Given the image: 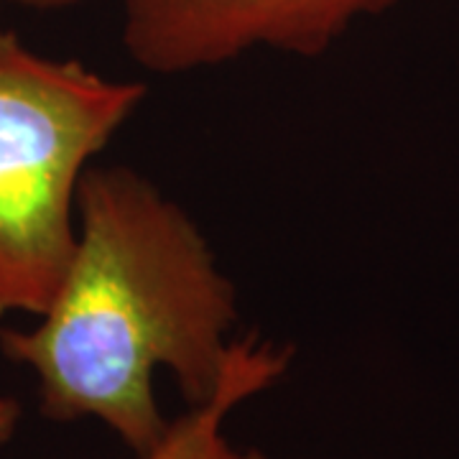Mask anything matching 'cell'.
<instances>
[{
  "label": "cell",
  "mask_w": 459,
  "mask_h": 459,
  "mask_svg": "<svg viewBox=\"0 0 459 459\" xmlns=\"http://www.w3.org/2000/svg\"><path fill=\"white\" fill-rule=\"evenodd\" d=\"M235 322V286L184 207L131 166H90L62 283L36 327L0 329V350L33 370L49 421L95 419L143 457L171 427L156 370L177 377L189 406L207 403Z\"/></svg>",
  "instance_id": "6da1fadb"
},
{
  "label": "cell",
  "mask_w": 459,
  "mask_h": 459,
  "mask_svg": "<svg viewBox=\"0 0 459 459\" xmlns=\"http://www.w3.org/2000/svg\"><path fill=\"white\" fill-rule=\"evenodd\" d=\"M146 98L0 31V316L49 307L77 240V192Z\"/></svg>",
  "instance_id": "7a4b0ae2"
},
{
  "label": "cell",
  "mask_w": 459,
  "mask_h": 459,
  "mask_svg": "<svg viewBox=\"0 0 459 459\" xmlns=\"http://www.w3.org/2000/svg\"><path fill=\"white\" fill-rule=\"evenodd\" d=\"M394 0H123V44L153 74L220 66L255 49L316 56Z\"/></svg>",
  "instance_id": "3957f363"
},
{
  "label": "cell",
  "mask_w": 459,
  "mask_h": 459,
  "mask_svg": "<svg viewBox=\"0 0 459 459\" xmlns=\"http://www.w3.org/2000/svg\"><path fill=\"white\" fill-rule=\"evenodd\" d=\"M291 347L263 340L258 334L240 337L232 344L228 373L217 394L171 421L164 442L135 459H265L258 449H240L225 434V421L240 403L268 391L286 376Z\"/></svg>",
  "instance_id": "277c9868"
},
{
  "label": "cell",
  "mask_w": 459,
  "mask_h": 459,
  "mask_svg": "<svg viewBox=\"0 0 459 459\" xmlns=\"http://www.w3.org/2000/svg\"><path fill=\"white\" fill-rule=\"evenodd\" d=\"M21 424V403L16 398L0 395V446L8 444Z\"/></svg>",
  "instance_id": "5b68a950"
},
{
  "label": "cell",
  "mask_w": 459,
  "mask_h": 459,
  "mask_svg": "<svg viewBox=\"0 0 459 459\" xmlns=\"http://www.w3.org/2000/svg\"><path fill=\"white\" fill-rule=\"evenodd\" d=\"M0 3H13V5L39 8V11H59V8H74V5L95 3V0H0Z\"/></svg>",
  "instance_id": "8992f818"
}]
</instances>
